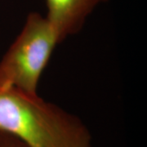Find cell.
<instances>
[{
	"label": "cell",
	"instance_id": "cell-4",
	"mask_svg": "<svg viewBox=\"0 0 147 147\" xmlns=\"http://www.w3.org/2000/svg\"><path fill=\"white\" fill-rule=\"evenodd\" d=\"M0 147H26L21 141L7 133L0 131Z\"/></svg>",
	"mask_w": 147,
	"mask_h": 147
},
{
	"label": "cell",
	"instance_id": "cell-1",
	"mask_svg": "<svg viewBox=\"0 0 147 147\" xmlns=\"http://www.w3.org/2000/svg\"><path fill=\"white\" fill-rule=\"evenodd\" d=\"M0 131L26 147H92L91 132L78 116L10 87H0Z\"/></svg>",
	"mask_w": 147,
	"mask_h": 147
},
{
	"label": "cell",
	"instance_id": "cell-3",
	"mask_svg": "<svg viewBox=\"0 0 147 147\" xmlns=\"http://www.w3.org/2000/svg\"><path fill=\"white\" fill-rule=\"evenodd\" d=\"M108 0H45L47 19L57 34L60 42L76 34L87 18L100 3Z\"/></svg>",
	"mask_w": 147,
	"mask_h": 147
},
{
	"label": "cell",
	"instance_id": "cell-2",
	"mask_svg": "<svg viewBox=\"0 0 147 147\" xmlns=\"http://www.w3.org/2000/svg\"><path fill=\"white\" fill-rule=\"evenodd\" d=\"M59 38L46 16L30 12L0 61V87L37 95L38 86Z\"/></svg>",
	"mask_w": 147,
	"mask_h": 147
}]
</instances>
